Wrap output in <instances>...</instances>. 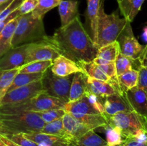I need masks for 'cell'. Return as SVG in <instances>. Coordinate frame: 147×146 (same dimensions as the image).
Returning a JSON list of instances; mask_svg holds the SVG:
<instances>
[{
	"instance_id": "cell-40",
	"label": "cell",
	"mask_w": 147,
	"mask_h": 146,
	"mask_svg": "<svg viewBox=\"0 0 147 146\" xmlns=\"http://www.w3.org/2000/svg\"><path fill=\"white\" fill-rule=\"evenodd\" d=\"M99 67L106 75L109 76L111 78L118 77L117 73H116V67L115 62H114L108 63V64H100V65H99Z\"/></svg>"
},
{
	"instance_id": "cell-44",
	"label": "cell",
	"mask_w": 147,
	"mask_h": 146,
	"mask_svg": "<svg viewBox=\"0 0 147 146\" xmlns=\"http://www.w3.org/2000/svg\"><path fill=\"white\" fill-rule=\"evenodd\" d=\"M0 140H2V141L8 146H21V145H18V144H17V143L12 142L11 140H10L9 139L7 138V137H4V136L2 135H0Z\"/></svg>"
},
{
	"instance_id": "cell-3",
	"label": "cell",
	"mask_w": 147,
	"mask_h": 146,
	"mask_svg": "<svg viewBox=\"0 0 147 146\" xmlns=\"http://www.w3.org/2000/svg\"><path fill=\"white\" fill-rule=\"evenodd\" d=\"M47 36L43 19L35 18L33 17L32 12H30L19 17L18 24L12 40V47L41 41Z\"/></svg>"
},
{
	"instance_id": "cell-33",
	"label": "cell",
	"mask_w": 147,
	"mask_h": 146,
	"mask_svg": "<svg viewBox=\"0 0 147 146\" xmlns=\"http://www.w3.org/2000/svg\"><path fill=\"white\" fill-rule=\"evenodd\" d=\"M62 0H39V4L32 11L33 17L37 19H43L45 14L49 11L58 7Z\"/></svg>"
},
{
	"instance_id": "cell-38",
	"label": "cell",
	"mask_w": 147,
	"mask_h": 146,
	"mask_svg": "<svg viewBox=\"0 0 147 146\" xmlns=\"http://www.w3.org/2000/svg\"><path fill=\"white\" fill-rule=\"evenodd\" d=\"M39 4V0H24L18 9L20 15H24L32 12Z\"/></svg>"
},
{
	"instance_id": "cell-34",
	"label": "cell",
	"mask_w": 147,
	"mask_h": 146,
	"mask_svg": "<svg viewBox=\"0 0 147 146\" xmlns=\"http://www.w3.org/2000/svg\"><path fill=\"white\" fill-rule=\"evenodd\" d=\"M53 61H35L26 64L20 68L21 73H44L53 64Z\"/></svg>"
},
{
	"instance_id": "cell-12",
	"label": "cell",
	"mask_w": 147,
	"mask_h": 146,
	"mask_svg": "<svg viewBox=\"0 0 147 146\" xmlns=\"http://www.w3.org/2000/svg\"><path fill=\"white\" fill-rule=\"evenodd\" d=\"M105 114L114 115L121 113L134 111L125 94L115 93L103 98Z\"/></svg>"
},
{
	"instance_id": "cell-37",
	"label": "cell",
	"mask_w": 147,
	"mask_h": 146,
	"mask_svg": "<svg viewBox=\"0 0 147 146\" xmlns=\"http://www.w3.org/2000/svg\"><path fill=\"white\" fill-rule=\"evenodd\" d=\"M2 135L21 146H38L37 143L27 138L23 133L14 135Z\"/></svg>"
},
{
	"instance_id": "cell-20",
	"label": "cell",
	"mask_w": 147,
	"mask_h": 146,
	"mask_svg": "<svg viewBox=\"0 0 147 146\" xmlns=\"http://www.w3.org/2000/svg\"><path fill=\"white\" fill-rule=\"evenodd\" d=\"M86 84H87L88 90L92 92L101 98L116 93V89L110 82L96 80L86 75Z\"/></svg>"
},
{
	"instance_id": "cell-11",
	"label": "cell",
	"mask_w": 147,
	"mask_h": 146,
	"mask_svg": "<svg viewBox=\"0 0 147 146\" xmlns=\"http://www.w3.org/2000/svg\"><path fill=\"white\" fill-rule=\"evenodd\" d=\"M30 44L12 47L0 59V70H7L20 68L25 64Z\"/></svg>"
},
{
	"instance_id": "cell-5",
	"label": "cell",
	"mask_w": 147,
	"mask_h": 146,
	"mask_svg": "<svg viewBox=\"0 0 147 146\" xmlns=\"http://www.w3.org/2000/svg\"><path fill=\"white\" fill-rule=\"evenodd\" d=\"M127 21L124 17L121 18L119 17L118 11H113L110 14H106L104 11L103 2L102 3L99 12L98 39L96 42L98 49L116 41Z\"/></svg>"
},
{
	"instance_id": "cell-18",
	"label": "cell",
	"mask_w": 147,
	"mask_h": 146,
	"mask_svg": "<svg viewBox=\"0 0 147 146\" xmlns=\"http://www.w3.org/2000/svg\"><path fill=\"white\" fill-rule=\"evenodd\" d=\"M120 52V45L119 42L116 40L113 42L100 47L98 50L96 57L93 60V62L98 65L114 62Z\"/></svg>"
},
{
	"instance_id": "cell-6",
	"label": "cell",
	"mask_w": 147,
	"mask_h": 146,
	"mask_svg": "<svg viewBox=\"0 0 147 146\" xmlns=\"http://www.w3.org/2000/svg\"><path fill=\"white\" fill-rule=\"evenodd\" d=\"M103 114L109 125L121 129L123 139L136 135L142 131H147V117L134 110L118 113L114 115Z\"/></svg>"
},
{
	"instance_id": "cell-36",
	"label": "cell",
	"mask_w": 147,
	"mask_h": 146,
	"mask_svg": "<svg viewBox=\"0 0 147 146\" xmlns=\"http://www.w3.org/2000/svg\"><path fill=\"white\" fill-rule=\"evenodd\" d=\"M84 95L87 97L88 101L90 102V104L93 106L96 110H97L101 114L105 113V107L103 104V99L101 97H98V95L95 94L92 92L87 90Z\"/></svg>"
},
{
	"instance_id": "cell-35",
	"label": "cell",
	"mask_w": 147,
	"mask_h": 146,
	"mask_svg": "<svg viewBox=\"0 0 147 146\" xmlns=\"http://www.w3.org/2000/svg\"><path fill=\"white\" fill-rule=\"evenodd\" d=\"M37 113L41 116L45 123H48L63 119L66 112L64 109H53V110H46Z\"/></svg>"
},
{
	"instance_id": "cell-16",
	"label": "cell",
	"mask_w": 147,
	"mask_h": 146,
	"mask_svg": "<svg viewBox=\"0 0 147 146\" xmlns=\"http://www.w3.org/2000/svg\"><path fill=\"white\" fill-rule=\"evenodd\" d=\"M58 11L61 20V27H65L79 16L78 0H62L58 6Z\"/></svg>"
},
{
	"instance_id": "cell-50",
	"label": "cell",
	"mask_w": 147,
	"mask_h": 146,
	"mask_svg": "<svg viewBox=\"0 0 147 146\" xmlns=\"http://www.w3.org/2000/svg\"><path fill=\"white\" fill-rule=\"evenodd\" d=\"M117 1H119V0H117Z\"/></svg>"
},
{
	"instance_id": "cell-24",
	"label": "cell",
	"mask_w": 147,
	"mask_h": 146,
	"mask_svg": "<svg viewBox=\"0 0 147 146\" xmlns=\"http://www.w3.org/2000/svg\"><path fill=\"white\" fill-rule=\"evenodd\" d=\"M78 67L81 70L82 72L90 77L96 79V80H102V81L109 82L112 78L106 75L99 67L98 64H96L93 61L86 62L80 61L77 63Z\"/></svg>"
},
{
	"instance_id": "cell-29",
	"label": "cell",
	"mask_w": 147,
	"mask_h": 146,
	"mask_svg": "<svg viewBox=\"0 0 147 146\" xmlns=\"http://www.w3.org/2000/svg\"><path fill=\"white\" fill-rule=\"evenodd\" d=\"M21 68V67H20ZM20 68L1 70L0 72V99L2 98L12 84L16 76L20 73Z\"/></svg>"
},
{
	"instance_id": "cell-48",
	"label": "cell",
	"mask_w": 147,
	"mask_h": 146,
	"mask_svg": "<svg viewBox=\"0 0 147 146\" xmlns=\"http://www.w3.org/2000/svg\"><path fill=\"white\" fill-rule=\"evenodd\" d=\"M0 146H8V145H6L2 140H0Z\"/></svg>"
},
{
	"instance_id": "cell-15",
	"label": "cell",
	"mask_w": 147,
	"mask_h": 146,
	"mask_svg": "<svg viewBox=\"0 0 147 146\" xmlns=\"http://www.w3.org/2000/svg\"><path fill=\"white\" fill-rule=\"evenodd\" d=\"M63 122L65 129L70 135L72 141H75L80 138L81 136L91 130L83 123L79 121L73 115L68 113H66L63 117Z\"/></svg>"
},
{
	"instance_id": "cell-39",
	"label": "cell",
	"mask_w": 147,
	"mask_h": 146,
	"mask_svg": "<svg viewBox=\"0 0 147 146\" xmlns=\"http://www.w3.org/2000/svg\"><path fill=\"white\" fill-rule=\"evenodd\" d=\"M24 1V0H13L4 11L0 12V21H3L9 14L18 9Z\"/></svg>"
},
{
	"instance_id": "cell-10",
	"label": "cell",
	"mask_w": 147,
	"mask_h": 146,
	"mask_svg": "<svg viewBox=\"0 0 147 146\" xmlns=\"http://www.w3.org/2000/svg\"><path fill=\"white\" fill-rule=\"evenodd\" d=\"M121 53L134 59L139 58L144 47L139 42L133 33L131 22L128 21L117 39Z\"/></svg>"
},
{
	"instance_id": "cell-9",
	"label": "cell",
	"mask_w": 147,
	"mask_h": 146,
	"mask_svg": "<svg viewBox=\"0 0 147 146\" xmlns=\"http://www.w3.org/2000/svg\"><path fill=\"white\" fill-rule=\"evenodd\" d=\"M43 91L44 90L42 80L34 82L27 85L7 92L4 97L0 99V106L23 102L35 97Z\"/></svg>"
},
{
	"instance_id": "cell-42",
	"label": "cell",
	"mask_w": 147,
	"mask_h": 146,
	"mask_svg": "<svg viewBox=\"0 0 147 146\" xmlns=\"http://www.w3.org/2000/svg\"><path fill=\"white\" fill-rule=\"evenodd\" d=\"M20 17L19 9L16 10V11H13L12 13H11V14H9V15L7 16V17H6V18L3 20V21H0V31H1V30H2L3 28H4V27H5V26L7 25L8 23H9L10 21H12V20H14V19L17 18V17Z\"/></svg>"
},
{
	"instance_id": "cell-26",
	"label": "cell",
	"mask_w": 147,
	"mask_h": 146,
	"mask_svg": "<svg viewBox=\"0 0 147 146\" xmlns=\"http://www.w3.org/2000/svg\"><path fill=\"white\" fill-rule=\"evenodd\" d=\"M79 121L91 130L103 127L109 124L104 114H72Z\"/></svg>"
},
{
	"instance_id": "cell-8",
	"label": "cell",
	"mask_w": 147,
	"mask_h": 146,
	"mask_svg": "<svg viewBox=\"0 0 147 146\" xmlns=\"http://www.w3.org/2000/svg\"><path fill=\"white\" fill-rule=\"evenodd\" d=\"M60 52L51 40V36H47L41 41L30 43L26 64L35 61H54L60 55Z\"/></svg>"
},
{
	"instance_id": "cell-31",
	"label": "cell",
	"mask_w": 147,
	"mask_h": 146,
	"mask_svg": "<svg viewBox=\"0 0 147 146\" xmlns=\"http://www.w3.org/2000/svg\"><path fill=\"white\" fill-rule=\"evenodd\" d=\"M43 75L44 73H18L8 91L42 80Z\"/></svg>"
},
{
	"instance_id": "cell-28",
	"label": "cell",
	"mask_w": 147,
	"mask_h": 146,
	"mask_svg": "<svg viewBox=\"0 0 147 146\" xmlns=\"http://www.w3.org/2000/svg\"><path fill=\"white\" fill-rule=\"evenodd\" d=\"M41 133L57 136V137L72 141L70 135L67 134L64 125H63V119L55 120V121L51 122V123H45L42 130H41Z\"/></svg>"
},
{
	"instance_id": "cell-7",
	"label": "cell",
	"mask_w": 147,
	"mask_h": 146,
	"mask_svg": "<svg viewBox=\"0 0 147 146\" xmlns=\"http://www.w3.org/2000/svg\"><path fill=\"white\" fill-rule=\"evenodd\" d=\"M75 74L60 77L52 72L51 67L44 72L42 78L43 90L45 93L53 97L60 98L66 102H69L70 87Z\"/></svg>"
},
{
	"instance_id": "cell-46",
	"label": "cell",
	"mask_w": 147,
	"mask_h": 146,
	"mask_svg": "<svg viewBox=\"0 0 147 146\" xmlns=\"http://www.w3.org/2000/svg\"><path fill=\"white\" fill-rule=\"evenodd\" d=\"M38 144V146H50V145L47 144V143H44V142H42V143H37Z\"/></svg>"
},
{
	"instance_id": "cell-27",
	"label": "cell",
	"mask_w": 147,
	"mask_h": 146,
	"mask_svg": "<svg viewBox=\"0 0 147 146\" xmlns=\"http://www.w3.org/2000/svg\"><path fill=\"white\" fill-rule=\"evenodd\" d=\"M139 72L136 70H131L118 76L119 88L123 94L131 89L138 85Z\"/></svg>"
},
{
	"instance_id": "cell-43",
	"label": "cell",
	"mask_w": 147,
	"mask_h": 146,
	"mask_svg": "<svg viewBox=\"0 0 147 146\" xmlns=\"http://www.w3.org/2000/svg\"><path fill=\"white\" fill-rule=\"evenodd\" d=\"M139 60L142 67H145L147 70V44L144 47L143 50L139 57Z\"/></svg>"
},
{
	"instance_id": "cell-14",
	"label": "cell",
	"mask_w": 147,
	"mask_h": 146,
	"mask_svg": "<svg viewBox=\"0 0 147 146\" xmlns=\"http://www.w3.org/2000/svg\"><path fill=\"white\" fill-rule=\"evenodd\" d=\"M128 102L134 111L147 117V95L138 86L125 93Z\"/></svg>"
},
{
	"instance_id": "cell-19",
	"label": "cell",
	"mask_w": 147,
	"mask_h": 146,
	"mask_svg": "<svg viewBox=\"0 0 147 146\" xmlns=\"http://www.w3.org/2000/svg\"><path fill=\"white\" fill-rule=\"evenodd\" d=\"M19 17L8 23L0 31V57H2L7 52L12 48V40L18 24Z\"/></svg>"
},
{
	"instance_id": "cell-1",
	"label": "cell",
	"mask_w": 147,
	"mask_h": 146,
	"mask_svg": "<svg viewBox=\"0 0 147 146\" xmlns=\"http://www.w3.org/2000/svg\"><path fill=\"white\" fill-rule=\"evenodd\" d=\"M51 40L62 55L76 63L93 61L99 50L85 29L80 17L57 29L51 36Z\"/></svg>"
},
{
	"instance_id": "cell-41",
	"label": "cell",
	"mask_w": 147,
	"mask_h": 146,
	"mask_svg": "<svg viewBox=\"0 0 147 146\" xmlns=\"http://www.w3.org/2000/svg\"><path fill=\"white\" fill-rule=\"evenodd\" d=\"M139 72V78L138 87L143 90L147 95V70L145 67L141 66Z\"/></svg>"
},
{
	"instance_id": "cell-17",
	"label": "cell",
	"mask_w": 147,
	"mask_h": 146,
	"mask_svg": "<svg viewBox=\"0 0 147 146\" xmlns=\"http://www.w3.org/2000/svg\"><path fill=\"white\" fill-rule=\"evenodd\" d=\"M88 5L86 10V18L90 24V31L92 34V39L94 42H97L98 27L100 9L103 0H87Z\"/></svg>"
},
{
	"instance_id": "cell-2",
	"label": "cell",
	"mask_w": 147,
	"mask_h": 146,
	"mask_svg": "<svg viewBox=\"0 0 147 146\" xmlns=\"http://www.w3.org/2000/svg\"><path fill=\"white\" fill-rule=\"evenodd\" d=\"M45 123L34 112L0 114V135H14L41 132Z\"/></svg>"
},
{
	"instance_id": "cell-25",
	"label": "cell",
	"mask_w": 147,
	"mask_h": 146,
	"mask_svg": "<svg viewBox=\"0 0 147 146\" xmlns=\"http://www.w3.org/2000/svg\"><path fill=\"white\" fill-rule=\"evenodd\" d=\"M115 63H116L117 76L121 75L126 72L131 70H136L139 71L142 66L139 58H132L121 52L118 56Z\"/></svg>"
},
{
	"instance_id": "cell-30",
	"label": "cell",
	"mask_w": 147,
	"mask_h": 146,
	"mask_svg": "<svg viewBox=\"0 0 147 146\" xmlns=\"http://www.w3.org/2000/svg\"><path fill=\"white\" fill-rule=\"evenodd\" d=\"M78 146H107V141L90 130L80 138L75 140Z\"/></svg>"
},
{
	"instance_id": "cell-22",
	"label": "cell",
	"mask_w": 147,
	"mask_h": 146,
	"mask_svg": "<svg viewBox=\"0 0 147 146\" xmlns=\"http://www.w3.org/2000/svg\"><path fill=\"white\" fill-rule=\"evenodd\" d=\"M145 0H119V9L127 21L131 23L141 10Z\"/></svg>"
},
{
	"instance_id": "cell-4",
	"label": "cell",
	"mask_w": 147,
	"mask_h": 146,
	"mask_svg": "<svg viewBox=\"0 0 147 146\" xmlns=\"http://www.w3.org/2000/svg\"><path fill=\"white\" fill-rule=\"evenodd\" d=\"M66 103L64 100L49 95L43 91L23 102L0 106V114H15L24 112L40 113L53 109H64Z\"/></svg>"
},
{
	"instance_id": "cell-45",
	"label": "cell",
	"mask_w": 147,
	"mask_h": 146,
	"mask_svg": "<svg viewBox=\"0 0 147 146\" xmlns=\"http://www.w3.org/2000/svg\"><path fill=\"white\" fill-rule=\"evenodd\" d=\"M142 36H143V38H144V41L147 42V26L144 27V28L143 35Z\"/></svg>"
},
{
	"instance_id": "cell-23",
	"label": "cell",
	"mask_w": 147,
	"mask_h": 146,
	"mask_svg": "<svg viewBox=\"0 0 147 146\" xmlns=\"http://www.w3.org/2000/svg\"><path fill=\"white\" fill-rule=\"evenodd\" d=\"M88 90L86 76L82 72L75 74L69 94V102L75 101L83 97Z\"/></svg>"
},
{
	"instance_id": "cell-47",
	"label": "cell",
	"mask_w": 147,
	"mask_h": 146,
	"mask_svg": "<svg viewBox=\"0 0 147 146\" xmlns=\"http://www.w3.org/2000/svg\"><path fill=\"white\" fill-rule=\"evenodd\" d=\"M69 146H78V145L74 141H71L70 143V144H69Z\"/></svg>"
},
{
	"instance_id": "cell-21",
	"label": "cell",
	"mask_w": 147,
	"mask_h": 146,
	"mask_svg": "<svg viewBox=\"0 0 147 146\" xmlns=\"http://www.w3.org/2000/svg\"><path fill=\"white\" fill-rule=\"evenodd\" d=\"M64 110L70 114H101L93 107L85 95L75 101L67 102Z\"/></svg>"
},
{
	"instance_id": "cell-13",
	"label": "cell",
	"mask_w": 147,
	"mask_h": 146,
	"mask_svg": "<svg viewBox=\"0 0 147 146\" xmlns=\"http://www.w3.org/2000/svg\"><path fill=\"white\" fill-rule=\"evenodd\" d=\"M51 70L55 75L60 77H67L82 72L76 62L62 54L53 61Z\"/></svg>"
},
{
	"instance_id": "cell-32",
	"label": "cell",
	"mask_w": 147,
	"mask_h": 146,
	"mask_svg": "<svg viewBox=\"0 0 147 146\" xmlns=\"http://www.w3.org/2000/svg\"><path fill=\"white\" fill-rule=\"evenodd\" d=\"M103 128L106 131L107 146H119L123 143V137L119 127L108 124Z\"/></svg>"
},
{
	"instance_id": "cell-49",
	"label": "cell",
	"mask_w": 147,
	"mask_h": 146,
	"mask_svg": "<svg viewBox=\"0 0 147 146\" xmlns=\"http://www.w3.org/2000/svg\"><path fill=\"white\" fill-rule=\"evenodd\" d=\"M7 1V0H0V4H2L3 3L6 2Z\"/></svg>"
}]
</instances>
